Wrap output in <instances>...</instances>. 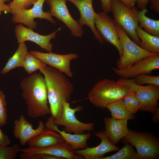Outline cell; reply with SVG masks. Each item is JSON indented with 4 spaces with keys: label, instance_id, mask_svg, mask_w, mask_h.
<instances>
[{
    "label": "cell",
    "instance_id": "26",
    "mask_svg": "<svg viewBox=\"0 0 159 159\" xmlns=\"http://www.w3.org/2000/svg\"><path fill=\"white\" fill-rule=\"evenodd\" d=\"M125 144L124 146L115 153L103 157L101 159H137V152L133 146L129 143Z\"/></svg>",
    "mask_w": 159,
    "mask_h": 159
},
{
    "label": "cell",
    "instance_id": "6",
    "mask_svg": "<svg viewBox=\"0 0 159 159\" xmlns=\"http://www.w3.org/2000/svg\"><path fill=\"white\" fill-rule=\"evenodd\" d=\"M118 35L122 50V55L116 62L119 69H123L132 65L144 57L158 54L148 51L135 43L121 26H117Z\"/></svg>",
    "mask_w": 159,
    "mask_h": 159
},
{
    "label": "cell",
    "instance_id": "7",
    "mask_svg": "<svg viewBox=\"0 0 159 159\" xmlns=\"http://www.w3.org/2000/svg\"><path fill=\"white\" fill-rule=\"evenodd\" d=\"M117 81L122 85L130 87L134 92L140 102L139 110L140 111L154 113L159 105V86L138 85L135 82L134 79L120 78Z\"/></svg>",
    "mask_w": 159,
    "mask_h": 159
},
{
    "label": "cell",
    "instance_id": "20",
    "mask_svg": "<svg viewBox=\"0 0 159 159\" xmlns=\"http://www.w3.org/2000/svg\"><path fill=\"white\" fill-rule=\"evenodd\" d=\"M128 120H118L105 117L104 120L105 133L110 141L116 145L127 134Z\"/></svg>",
    "mask_w": 159,
    "mask_h": 159
},
{
    "label": "cell",
    "instance_id": "39",
    "mask_svg": "<svg viewBox=\"0 0 159 159\" xmlns=\"http://www.w3.org/2000/svg\"><path fill=\"white\" fill-rule=\"evenodd\" d=\"M152 119L153 123L156 124L159 122V108L158 107L155 110L152 117Z\"/></svg>",
    "mask_w": 159,
    "mask_h": 159
},
{
    "label": "cell",
    "instance_id": "36",
    "mask_svg": "<svg viewBox=\"0 0 159 159\" xmlns=\"http://www.w3.org/2000/svg\"><path fill=\"white\" fill-rule=\"evenodd\" d=\"M101 6L103 11L107 13L111 11L110 4L111 0H100Z\"/></svg>",
    "mask_w": 159,
    "mask_h": 159
},
{
    "label": "cell",
    "instance_id": "34",
    "mask_svg": "<svg viewBox=\"0 0 159 159\" xmlns=\"http://www.w3.org/2000/svg\"><path fill=\"white\" fill-rule=\"evenodd\" d=\"M11 143L10 139L3 132L0 127V146H8Z\"/></svg>",
    "mask_w": 159,
    "mask_h": 159
},
{
    "label": "cell",
    "instance_id": "8",
    "mask_svg": "<svg viewBox=\"0 0 159 159\" xmlns=\"http://www.w3.org/2000/svg\"><path fill=\"white\" fill-rule=\"evenodd\" d=\"M83 109L80 105L72 108L69 102H64L60 116L57 118H53L54 123L57 126L64 127L62 130L70 133L80 134L85 133L86 131L90 132L94 130V122L84 123L76 117L75 113Z\"/></svg>",
    "mask_w": 159,
    "mask_h": 159
},
{
    "label": "cell",
    "instance_id": "18",
    "mask_svg": "<svg viewBox=\"0 0 159 159\" xmlns=\"http://www.w3.org/2000/svg\"><path fill=\"white\" fill-rule=\"evenodd\" d=\"M21 152L29 154H49L60 158L62 159H78L82 158L76 154L71 147L65 141L44 148H36L29 147L21 149Z\"/></svg>",
    "mask_w": 159,
    "mask_h": 159
},
{
    "label": "cell",
    "instance_id": "30",
    "mask_svg": "<svg viewBox=\"0 0 159 159\" xmlns=\"http://www.w3.org/2000/svg\"><path fill=\"white\" fill-rule=\"evenodd\" d=\"M38 0H12L9 4L11 13L13 15L20 11L28 9Z\"/></svg>",
    "mask_w": 159,
    "mask_h": 159
},
{
    "label": "cell",
    "instance_id": "21",
    "mask_svg": "<svg viewBox=\"0 0 159 159\" xmlns=\"http://www.w3.org/2000/svg\"><path fill=\"white\" fill-rule=\"evenodd\" d=\"M59 133L49 128L44 129L38 135L29 140V147L36 148H44L64 142Z\"/></svg>",
    "mask_w": 159,
    "mask_h": 159
},
{
    "label": "cell",
    "instance_id": "32",
    "mask_svg": "<svg viewBox=\"0 0 159 159\" xmlns=\"http://www.w3.org/2000/svg\"><path fill=\"white\" fill-rule=\"evenodd\" d=\"M7 115L5 96L0 90V126L5 125L7 123Z\"/></svg>",
    "mask_w": 159,
    "mask_h": 159
},
{
    "label": "cell",
    "instance_id": "4",
    "mask_svg": "<svg viewBox=\"0 0 159 159\" xmlns=\"http://www.w3.org/2000/svg\"><path fill=\"white\" fill-rule=\"evenodd\" d=\"M136 149L137 159H158L159 158V138L153 132L136 131L129 129L121 139Z\"/></svg>",
    "mask_w": 159,
    "mask_h": 159
},
{
    "label": "cell",
    "instance_id": "35",
    "mask_svg": "<svg viewBox=\"0 0 159 159\" xmlns=\"http://www.w3.org/2000/svg\"><path fill=\"white\" fill-rule=\"evenodd\" d=\"M10 1V0H0V15L3 12L11 13L9 5L6 4V2Z\"/></svg>",
    "mask_w": 159,
    "mask_h": 159
},
{
    "label": "cell",
    "instance_id": "12",
    "mask_svg": "<svg viewBox=\"0 0 159 159\" xmlns=\"http://www.w3.org/2000/svg\"><path fill=\"white\" fill-rule=\"evenodd\" d=\"M46 0H38L31 9L22 10L13 15L11 18V21L14 23L25 25L33 30L37 28V25L34 21L35 18L46 19L52 23H55L50 12H44L43 10V6Z\"/></svg>",
    "mask_w": 159,
    "mask_h": 159
},
{
    "label": "cell",
    "instance_id": "16",
    "mask_svg": "<svg viewBox=\"0 0 159 159\" xmlns=\"http://www.w3.org/2000/svg\"><path fill=\"white\" fill-rule=\"evenodd\" d=\"M74 4L78 9L80 17L78 21L82 26L86 25L91 29L95 38L101 44L104 41L96 29L95 24L96 13L93 8V0H66Z\"/></svg>",
    "mask_w": 159,
    "mask_h": 159
},
{
    "label": "cell",
    "instance_id": "23",
    "mask_svg": "<svg viewBox=\"0 0 159 159\" xmlns=\"http://www.w3.org/2000/svg\"><path fill=\"white\" fill-rule=\"evenodd\" d=\"M136 31L141 41L140 47L149 52L159 54V37L147 33L139 26L137 27Z\"/></svg>",
    "mask_w": 159,
    "mask_h": 159
},
{
    "label": "cell",
    "instance_id": "22",
    "mask_svg": "<svg viewBox=\"0 0 159 159\" xmlns=\"http://www.w3.org/2000/svg\"><path fill=\"white\" fill-rule=\"evenodd\" d=\"M28 52L25 42L19 43L16 51L9 59L5 65L1 70V73L4 75L13 69L23 67Z\"/></svg>",
    "mask_w": 159,
    "mask_h": 159
},
{
    "label": "cell",
    "instance_id": "2",
    "mask_svg": "<svg viewBox=\"0 0 159 159\" xmlns=\"http://www.w3.org/2000/svg\"><path fill=\"white\" fill-rule=\"evenodd\" d=\"M20 86L28 116L35 118L51 114L46 83L41 72H35L24 78Z\"/></svg>",
    "mask_w": 159,
    "mask_h": 159
},
{
    "label": "cell",
    "instance_id": "37",
    "mask_svg": "<svg viewBox=\"0 0 159 159\" xmlns=\"http://www.w3.org/2000/svg\"><path fill=\"white\" fill-rule=\"evenodd\" d=\"M151 3V9L157 13H159V0H149Z\"/></svg>",
    "mask_w": 159,
    "mask_h": 159
},
{
    "label": "cell",
    "instance_id": "33",
    "mask_svg": "<svg viewBox=\"0 0 159 159\" xmlns=\"http://www.w3.org/2000/svg\"><path fill=\"white\" fill-rule=\"evenodd\" d=\"M21 159H62L52 155L42 154H29L22 153L20 156Z\"/></svg>",
    "mask_w": 159,
    "mask_h": 159
},
{
    "label": "cell",
    "instance_id": "38",
    "mask_svg": "<svg viewBox=\"0 0 159 159\" xmlns=\"http://www.w3.org/2000/svg\"><path fill=\"white\" fill-rule=\"evenodd\" d=\"M149 0H137L136 4L140 10L146 8Z\"/></svg>",
    "mask_w": 159,
    "mask_h": 159
},
{
    "label": "cell",
    "instance_id": "17",
    "mask_svg": "<svg viewBox=\"0 0 159 159\" xmlns=\"http://www.w3.org/2000/svg\"><path fill=\"white\" fill-rule=\"evenodd\" d=\"M14 126L13 135L18 139L21 145H26L32 138L39 135L44 129V124L41 120L39 121L37 128H33L32 124L28 122L23 115H21L18 119L13 123Z\"/></svg>",
    "mask_w": 159,
    "mask_h": 159
},
{
    "label": "cell",
    "instance_id": "31",
    "mask_svg": "<svg viewBox=\"0 0 159 159\" xmlns=\"http://www.w3.org/2000/svg\"><path fill=\"white\" fill-rule=\"evenodd\" d=\"M135 82L137 84L153 85L159 86V76H151L145 74H138L134 77Z\"/></svg>",
    "mask_w": 159,
    "mask_h": 159
},
{
    "label": "cell",
    "instance_id": "13",
    "mask_svg": "<svg viewBox=\"0 0 159 159\" xmlns=\"http://www.w3.org/2000/svg\"><path fill=\"white\" fill-rule=\"evenodd\" d=\"M30 52L46 65L60 71L70 77H72L73 74L70 67L71 62L78 57L77 54L69 53L60 54L52 52L45 53L36 51H32Z\"/></svg>",
    "mask_w": 159,
    "mask_h": 159
},
{
    "label": "cell",
    "instance_id": "19",
    "mask_svg": "<svg viewBox=\"0 0 159 159\" xmlns=\"http://www.w3.org/2000/svg\"><path fill=\"white\" fill-rule=\"evenodd\" d=\"M47 128L52 129L60 134L64 140L74 150L82 149L87 146V141L90 138V132L80 134H72L60 130L57 125L53 122V118L51 116L45 124Z\"/></svg>",
    "mask_w": 159,
    "mask_h": 159
},
{
    "label": "cell",
    "instance_id": "40",
    "mask_svg": "<svg viewBox=\"0 0 159 159\" xmlns=\"http://www.w3.org/2000/svg\"><path fill=\"white\" fill-rule=\"evenodd\" d=\"M127 6L129 7L135 6L137 0H120Z\"/></svg>",
    "mask_w": 159,
    "mask_h": 159
},
{
    "label": "cell",
    "instance_id": "10",
    "mask_svg": "<svg viewBox=\"0 0 159 159\" xmlns=\"http://www.w3.org/2000/svg\"><path fill=\"white\" fill-rule=\"evenodd\" d=\"M50 7V13L63 23L69 30L71 34L81 37L84 33L83 27L78 21L74 19L70 14L66 4V0H46Z\"/></svg>",
    "mask_w": 159,
    "mask_h": 159
},
{
    "label": "cell",
    "instance_id": "27",
    "mask_svg": "<svg viewBox=\"0 0 159 159\" xmlns=\"http://www.w3.org/2000/svg\"><path fill=\"white\" fill-rule=\"evenodd\" d=\"M44 64L30 52H28L23 67L27 73L31 74Z\"/></svg>",
    "mask_w": 159,
    "mask_h": 159
},
{
    "label": "cell",
    "instance_id": "24",
    "mask_svg": "<svg viewBox=\"0 0 159 159\" xmlns=\"http://www.w3.org/2000/svg\"><path fill=\"white\" fill-rule=\"evenodd\" d=\"M111 112L112 117L116 119L133 120L136 116L125 107L123 100L115 101L106 107Z\"/></svg>",
    "mask_w": 159,
    "mask_h": 159
},
{
    "label": "cell",
    "instance_id": "28",
    "mask_svg": "<svg viewBox=\"0 0 159 159\" xmlns=\"http://www.w3.org/2000/svg\"><path fill=\"white\" fill-rule=\"evenodd\" d=\"M123 100L126 107L132 114H135L139 110L140 102L135 93L128 94Z\"/></svg>",
    "mask_w": 159,
    "mask_h": 159
},
{
    "label": "cell",
    "instance_id": "29",
    "mask_svg": "<svg viewBox=\"0 0 159 159\" xmlns=\"http://www.w3.org/2000/svg\"><path fill=\"white\" fill-rule=\"evenodd\" d=\"M21 150L18 143L11 147L0 146V159H15Z\"/></svg>",
    "mask_w": 159,
    "mask_h": 159
},
{
    "label": "cell",
    "instance_id": "1",
    "mask_svg": "<svg viewBox=\"0 0 159 159\" xmlns=\"http://www.w3.org/2000/svg\"><path fill=\"white\" fill-rule=\"evenodd\" d=\"M39 70L46 82L50 114L53 119L58 118L64 102H69L74 90L73 85L64 73L56 68L44 64Z\"/></svg>",
    "mask_w": 159,
    "mask_h": 159
},
{
    "label": "cell",
    "instance_id": "11",
    "mask_svg": "<svg viewBox=\"0 0 159 159\" xmlns=\"http://www.w3.org/2000/svg\"><path fill=\"white\" fill-rule=\"evenodd\" d=\"M159 69V54L142 58L123 69L112 67L117 75L124 79L133 78L140 74L150 75L153 70Z\"/></svg>",
    "mask_w": 159,
    "mask_h": 159
},
{
    "label": "cell",
    "instance_id": "14",
    "mask_svg": "<svg viewBox=\"0 0 159 159\" xmlns=\"http://www.w3.org/2000/svg\"><path fill=\"white\" fill-rule=\"evenodd\" d=\"M61 29V28H59L49 34L43 35L35 32L33 29L19 24L16 26L15 33L19 44L26 41H31L50 52H52L53 46L50 40L55 37L57 33Z\"/></svg>",
    "mask_w": 159,
    "mask_h": 159
},
{
    "label": "cell",
    "instance_id": "15",
    "mask_svg": "<svg viewBox=\"0 0 159 159\" xmlns=\"http://www.w3.org/2000/svg\"><path fill=\"white\" fill-rule=\"evenodd\" d=\"M93 134L101 139L100 144L95 147L74 150L76 154L85 159H101L105 154L120 150L118 147L110 141L104 131L94 132Z\"/></svg>",
    "mask_w": 159,
    "mask_h": 159
},
{
    "label": "cell",
    "instance_id": "3",
    "mask_svg": "<svg viewBox=\"0 0 159 159\" xmlns=\"http://www.w3.org/2000/svg\"><path fill=\"white\" fill-rule=\"evenodd\" d=\"M134 93L129 86L117 81L104 79L97 82L89 92L88 98L95 106L105 109L109 104L123 100L128 94Z\"/></svg>",
    "mask_w": 159,
    "mask_h": 159
},
{
    "label": "cell",
    "instance_id": "25",
    "mask_svg": "<svg viewBox=\"0 0 159 159\" xmlns=\"http://www.w3.org/2000/svg\"><path fill=\"white\" fill-rule=\"evenodd\" d=\"M147 12L146 8L138 11L139 26L147 33L159 37V20L153 19L147 17L146 14Z\"/></svg>",
    "mask_w": 159,
    "mask_h": 159
},
{
    "label": "cell",
    "instance_id": "9",
    "mask_svg": "<svg viewBox=\"0 0 159 159\" xmlns=\"http://www.w3.org/2000/svg\"><path fill=\"white\" fill-rule=\"evenodd\" d=\"M96 29L103 41L109 42L117 49L120 57L122 55V50L117 29V25L113 19L107 13L101 12L96 13L95 21Z\"/></svg>",
    "mask_w": 159,
    "mask_h": 159
},
{
    "label": "cell",
    "instance_id": "5",
    "mask_svg": "<svg viewBox=\"0 0 159 159\" xmlns=\"http://www.w3.org/2000/svg\"><path fill=\"white\" fill-rule=\"evenodd\" d=\"M111 11L117 25L121 27L130 38L140 46L141 41L136 33L139 26L138 10L135 6L129 7L120 0H111Z\"/></svg>",
    "mask_w": 159,
    "mask_h": 159
}]
</instances>
